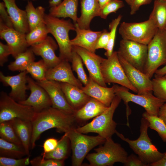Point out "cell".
Instances as JSON below:
<instances>
[{
  "label": "cell",
  "instance_id": "6da1fadb",
  "mask_svg": "<svg viewBox=\"0 0 166 166\" xmlns=\"http://www.w3.org/2000/svg\"><path fill=\"white\" fill-rule=\"evenodd\" d=\"M75 119L74 115L66 113L52 106L36 113L31 121V149L34 148L36 141L42 133L52 128H56L58 132H66L73 127Z\"/></svg>",
  "mask_w": 166,
  "mask_h": 166
},
{
  "label": "cell",
  "instance_id": "7a4b0ae2",
  "mask_svg": "<svg viewBox=\"0 0 166 166\" xmlns=\"http://www.w3.org/2000/svg\"><path fill=\"white\" fill-rule=\"evenodd\" d=\"M140 123V135L136 140H131L126 138L117 131L115 133L121 139L128 144L130 147L143 162L149 166L160 160L164 153L158 151L149 137L148 132L149 128L148 121L142 117Z\"/></svg>",
  "mask_w": 166,
  "mask_h": 166
},
{
  "label": "cell",
  "instance_id": "3957f363",
  "mask_svg": "<svg viewBox=\"0 0 166 166\" xmlns=\"http://www.w3.org/2000/svg\"><path fill=\"white\" fill-rule=\"evenodd\" d=\"M45 23L49 33L53 36L58 45L60 58L61 60L71 62L73 49L69 32L70 30H75V24L70 19H60L49 14L45 15Z\"/></svg>",
  "mask_w": 166,
  "mask_h": 166
},
{
  "label": "cell",
  "instance_id": "277c9868",
  "mask_svg": "<svg viewBox=\"0 0 166 166\" xmlns=\"http://www.w3.org/2000/svg\"><path fill=\"white\" fill-rule=\"evenodd\" d=\"M121 100L119 97L116 95L110 105L106 110L95 117L90 122L75 128L76 130L83 134L96 133L105 139L112 137L117 131V124L113 119V114Z\"/></svg>",
  "mask_w": 166,
  "mask_h": 166
},
{
  "label": "cell",
  "instance_id": "5b68a950",
  "mask_svg": "<svg viewBox=\"0 0 166 166\" xmlns=\"http://www.w3.org/2000/svg\"><path fill=\"white\" fill-rule=\"evenodd\" d=\"M95 152L88 154L86 157L91 166H112L116 163L123 164L128 153L119 143L111 138L106 139L104 145L95 149Z\"/></svg>",
  "mask_w": 166,
  "mask_h": 166
},
{
  "label": "cell",
  "instance_id": "8992f818",
  "mask_svg": "<svg viewBox=\"0 0 166 166\" xmlns=\"http://www.w3.org/2000/svg\"><path fill=\"white\" fill-rule=\"evenodd\" d=\"M65 133L71 142L73 166H81L88 152L94 147L104 143L106 140L99 135L92 136L84 135L73 127Z\"/></svg>",
  "mask_w": 166,
  "mask_h": 166
},
{
  "label": "cell",
  "instance_id": "52a82bcc",
  "mask_svg": "<svg viewBox=\"0 0 166 166\" xmlns=\"http://www.w3.org/2000/svg\"><path fill=\"white\" fill-rule=\"evenodd\" d=\"M148 45L144 73L150 79L162 65L166 64V30L158 29Z\"/></svg>",
  "mask_w": 166,
  "mask_h": 166
},
{
  "label": "cell",
  "instance_id": "ba28073f",
  "mask_svg": "<svg viewBox=\"0 0 166 166\" xmlns=\"http://www.w3.org/2000/svg\"><path fill=\"white\" fill-rule=\"evenodd\" d=\"M158 29L150 19L140 22L121 23L119 33L122 39L148 45Z\"/></svg>",
  "mask_w": 166,
  "mask_h": 166
},
{
  "label": "cell",
  "instance_id": "9c48e42d",
  "mask_svg": "<svg viewBox=\"0 0 166 166\" xmlns=\"http://www.w3.org/2000/svg\"><path fill=\"white\" fill-rule=\"evenodd\" d=\"M115 95L122 100L127 106L129 102L136 104L143 107L150 114L158 116L160 107L165 102L149 92L143 94H134L125 87L114 85Z\"/></svg>",
  "mask_w": 166,
  "mask_h": 166
},
{
  "label": "cell",
  "instance_id": "30bf717a",
  "mask_svg": "<svg viewBox=\"0 0 166 166\" xmlns=\"http://www.w3.org/2000/svg\"><path fill=\"white\" fill-rule=\"evenodd\" d=\"M101 75L106 83H116L137 93V90L131 83L119 60L117 51H113L105 59L101 66Z\"/></svg>",
  "mask_w": 166,
  "mask_h": 166
},
{
  "label": "cell",
  "instance_id": "8fae6325",
  "mask_svg": "<svg viewBox=\"0 0 166 166\" xmlns=\"http://www.w3.org/2000/svg\"><path fill=\"white\" fill-rule=\"evenodd\" d=\"M36 113L30 106L16 101L6 92L0 94V123L15 118L32 121Z\"/></svg>",
  "mask_w": 166,
  "mask_h": 166
},
{
  "label": "cell",
  "instance_id": "7c38bea8",
  "mask_svg": "<svg viewBox=\"0 0 166 166\" xmlns=\"http://www.w3.org/2000/svg\"><path fill=\"white\" fill-rule=\"evenodd\" d=\"M148 50L147 45L122 39L117 52L130 64L144 73Z\"/></svg>",
  "mask_w": 166,
  "mask_h": 166
},
{
  "label": "cell",
  "instance_id": "4fadbf2b",
  "mask_svg": "<svg viewBox=\"0 0 166 166\" xmlns=\"http://www.w3.org/2000/svg\"><path fill=\"white\" fill-rule=\"evenodd\" d=\"M48 93L52 103V107L66 113L74 115L75 110L69 103L59 82L45 80L37 81Z\"/></svg>",
  "mask_w": 166,
  "mask_h": 166
},
{
  "label": "cell",
  "instance_id": "5bb4252c",
  "mask_svg": "<svg viewBox=\"0 0 166 166\" xmlns=\"http://www.w3.org/2000/svg\"><path fill=\"white\" fill-rule=\"evenodd\" d=\"M27 84L30 95L25 100L18 102L32 107L36 113L52 106L50 97L43 88L28 76Z\"/></svg>",
  "mask_w": 166,
  "mask_h": 166
},
{
  "label": "cell",
  "instance_id": "9a60e30c",
  "mask_svg": "<svg viewBox=\"0 0 166 166\" xmlns=\"http://www.w3.org/2000/svg\"><path fill=\"white\" fill-rule=\"evenodd\" d=\"M72 49L81 58L89 72V77L100 85L107 87L101 70V65L105 58L78 46L73 45Z\"/></svg>",
  "mask_w": 166,
  "mask_h": 166
},
{
  "label": "cell",
  "instance_id": "2e32d148",
  "mask_svg": "<svg viewBox=\"0 0 166 166\" xmlns=\"http://www.w3.org/2000/svg\"><path fill=\"white\" fill-rule=\"evenodd\" d=\"M118 54L126 76L131 83L137 89V94H143L152 92L151 79L144 73L132 65L120 55Z\"/></svg>",
  "mask_w": 166,
  "mask_h": 166
},
{
  "label": "cell",
  "instance_id": "e0dca14e",
  "mask_svg": "<svg viewBox=\"0 0 166 166\" xmlns=\"http://www.w3.org/2000/svg\"><path fill=\"white\" fill-rule=\"evenodd\" d=\"M27 72L26 70L13 76H6L0 72V80L3 85L10 86L11 90L9 96L18 102L25 100L27 98L26 91L29 89L27 83Z\"/></svg>",
  "mask_w": 166,
  "mask_h": 166
},
{
  "label": "cell",
  "instance_id": "ac0fdd59",
  "mask_svg": "<svg viewBox=\"0 0 166 166\" xmlns=\"http://www.w3.org/2000/svg\"><path fill=\"white\" fill-rule=\"evenodd\" d=\"M26 34L7 26L0 19V37L4 39L9 46L12 56L15 58L19 54L26 51L29 46Z\"/></svg>",
  "mask_w": 166,
  "mask_h": 166
},
{
  "label": "cell",
  "instance_id": "d6986e66",
  "mask_svg": "<svg viewBox=\"0 0 166 166\" xmlns=\"http://www.w3.org/2000/svg\"><path fill=\"white\" fill-rule=\"evenodd\" d=\"M58 47L57 42L48 36L44 40L32 45L30 48L35 55L42 57L49 69L56 66L61 61L55 53Z\"/></svg>",
  "mask_w": 166,
  "mask_h": 166
},
{
  "label": "cell",
  "instance_id": "ffe728a7",
  "mask_svg": "<svg viewBox=\"0 0 166 166\" xmlns=\"http://www.w3.org/2000/svg\"><path fill=\"white\" fill-rule=\"evenodd\" d=\"M69 62L61 60L56 66L48 69L46 74V79L70 84L81 89L82 84L74 75Z\"/></svg>",
  "mask_w": 166,
  "mask_h": 166
},
{
  "label": "cell",
  "instance_id": "44dd1931",
  "mask_svg": "<svg viewBox=\"0 0 166 166\" xmlns=\"http://www.w3.org/2000/svg\"><path fill=\"white\" fill-rule=\"evenodd\" d=\"M89 77L88 83L81 89L88 96L109 107L116 96L114 85L111 87L102 86Z\"/></svg>",
  "mask_w": 166,
  "mask_h": 166
},
{
  "label": "cell",
  "instance_id": "7402d4cb",
  "mask_svg": "<svg viewBox=\"0 0 166 166\" xmlns=\"http://www.w3.org/2000/svg\"><path fill=\"white\" fill-rule=\"evenodd\" d=\"M74 24L76 35L73 39L70 40L72 45L80 47L95 53L96 43L102 31H93L90 29H81L76 23Z\"/></svg>",
  "mask_w": 166,
  "mask_h": 166
},
{
  "label": "cell",
  "instance_id": "603a6c76",
  "mask_svg": "<svg viewBox=\"0 0 166 166\" xmlns=\"http://www.w3.org/2000/svg\"><path fill=\"white\" fill-rule=\"evenodd\" d=\"M12 22L14 28L24 34L30 31L26 13L18 7L15 0H2Z\"/></svg>",
  "mask_w": 166,
  "mask_h": 166
},
{
  "label": "cell",
  "instance_id": "cb8c5ba5",
  "mask_svg": "<svg viewBox=\"0 0 166 166\" xmlns=\"http://www.w3.org/2000/svg\"><path fill=\"white\" fill-rule=\"evenodd\" d=\"M81 15L76 23L81 29H90L92 20L99 16L101 10L98 0H81Z\"/></svg>",
  "mask_w": 166,
  "mask_h": 166
},
{
  "label": "cell",
  "instance_id": "d4e9b609",
  "mask_svg": "<svg viewBox=\"0 0 166 166\" xmlns=\"http://www.w3.org/2000/svg\"><path fill=\"white\" fill-rule=\"evenodd\" d=\"M60 83L68 102L76 110L83 106L91 97L81 88L70 84Z\"/></svg>",
  "mask_w": 166,
  "mask_h": 166
},
{
  "label": "cell",
  "instance_id": "484cf974",
  "mask_svg": "<svg viewBox=\"0 0 166 166\" xmlns=\"http://www.w3.org/2000/svg\"><path fill=\"white\" fill-rule=\"evenodd\" d=\"M10 121L27 155L28 156L33 131L31 121L20 118H15Z\"/></svg>",
  "mask_w": 166,
  "mask_h": 166
},
{
  "label": "cell",
  "instance_id": "4316f807",
  "mask_svg": "<svg viewBox=\"0 0 166 166\" xmlns=\"http://www.w3.org/2000/svg\"><path fill=\"white\" fill-rule=\"evenodd\" d=\"M108 107L97 100L91 97L83 106L76 111L74 116L75 119L86 121L101 114Z\"/></svg>",
  "mask_w": 166,
  "mask_h": 166
},
{
  "label": "cell",
  "instance_id": "83f0119b",
  "mask_svg": "<svg viewBox=\"0 0 166 166\" xmlns=\"http://www.w3.org/2000/svg\"><path fill=\"white\" fill-rule=\"evenodd\" d=\"M78 0H63L58 6L50 7L49 15L55 17L69 18L76 23L78 17L77 11Z\"/></svg>",
  "mask_w": 166,
  "mask_h": 166
},
{
  "label": "cell",
  "instance_id": "f1b7e54d",
  "mask_svg": "<svg viewBox=\"0 0 166 166\" xmlns=\"http://www.w3.org/2000/svg\"><path fill=\"white\" fill-rule=\"evenodd\" d=\"M30 31L40 24L45 22V9L39 6L35 8L31 1H28L26 7Z\"/></svg>",
  "mask_w": 166,
  "mask_h": 166
},
{
  "label": "cell",
  "instance_id": "f546056e",
  "mask_svg": "<svg viewBox=\"0 0 166 166\" xmlns=\"http://www.w3.org/2000/svg\"><path fill=\"white\" fill-rule=\"evenodd\" d=\"M149 19L158 29L166 28V0H155Z\"/></svg>",
  "mask_w": 166,
  "mask_h": 166
},
{
  "label": "cell",
  "instance_id": "4dcf8cb0",
  "mask_svg": "<svg viewBox=\"0 0 166 166\" xmlns=\"http://www.w3.org/2000/svg\"><path fill=\"white\" fill-rule=\"evenodd\" d=\"M34 54L31 48L18 54L15 60L8 66V69L11 71H26L28 67L34 61Z\"/></svg>",
  "mask_w": 166,
  "mask_h": 166
},
{
  "label": "cell",
  "instance_id": "1f68e13d",
  "mask_svg": "<svg viewBox=\"0 0 166 166\" xmlns=\"http://www.w3.org/2000/svg\"><path fill=\"white\" fill-rule=\"evenodd\" d=\"M27 155L22 145L8 141L0 138V156L19 159Z\"/></svg>",
  "mask_w": 166,
  "mask_h": 166
},
{
  "label": "cell",
  "instance_id": "d6a6232c",
  "mask_svg": "<svg viewBox=\"0 0 166 166\" xmlns=\"http://www.w3.org/2000/svg\"><path fill=\"white\" fill-rule=\"evenodd\" d=\"M69 140V138L65 133L58 140L57 145L53 150L48 153H42L41 156L46 159L64 160L67 156Z\"/></svg>",
  "mask_w": 166,
  "mask_h": 166
},
{
  "label": "cell",
  "instance_id": "836d02e7",
  "mask_svg": "<svg viewBox=\"0 0 166 166\" xmlns=\"http://www.w3.org/2000/svg\"><path fill=\"white\" fill-rule=\"evenodd\" d=\"M142 117L148 121L149 128L156 131L163 141L166 142V124L163 120L158 116L150 114L146 111Z\"/></svg>",
  "mask_w": 166,
  "mask_h": 166
},
{
  "label": "cell",
  "instance_id": "e575fe53",
  "mask_svg": "<svg viewBox=\"0 0 166 166\" xmlns=\"http://www.w3.org/2000/svg\"><path fill=\"white\" fill-rule=\"evenodd\" d=\"M49 32L45 22L42 23L26 34V38L29 46L41 42L48 36Z\"/></svg>",
  "mask_w": 166,
  "mask_h": 166
},
{
  "label": "cell",
  "instance_id": "d590c367",
  "mask_svg": "<svg viewBox=\"0 0 166 166\" xmlns=\"http://www.w3.org/2000/svg\"><path fill=\"white\" fill-rule=\"evenodd\" d=\"M48 69L44 61L42 59L31 63L27 68L26 71L37 81L46 80L45 76Z\"/></svg>",
  "mask_w": 166,
  "mask_h": 166
},
{
  "label": "cell",
  "instance_id": "8d00e7d4",
  "mask_svg": "<svg viewBox=\"0 0 166 166\" xmlns=\"http://www.w3.org/2000/svg\"><path fill=\"white\" fill-rule=\"evenodd\" d=\"M72 70L77 73L78 79L84 85H86L89 81L88 77L84 69L83 62L80 56L73 50L71 61Z\"/></svg>",
  "mask_w": 166,
  "mask_h": 166
},
{
  "label": "cell",
  "instance_id": "74e56055",
  "mask_svg": "<svg viewBox=\"0 0 166 166\" xmlns=\"http://www.w3.org/2000/svg\"><path fill=\"white\" fill-rule=\"evenodd\" d=\"M0 136L8 141L22 145L10 121L0 123Z\"/></svg>",
  "mask_w": 166,
  "mask_h": 166
},
{
  "label": "cell",
  "instance_id": "f35d334b",
  "mask_svg": "<svg viewBox=\"0 0 166 166\" xmlns=\"http://www.w3.org/2000/svg\"><path fill=\"white\" fill-rule=\"evenodd\" d=\"M152 81L153 95L166 102V77L155 75Z\"/></svg>",
  "mask_w": 166,
  "mask_h": 166
},
{
  "label": "cell",
  "instance_id": "ab89813d",
  "mask_svg": "<svg viewBox=\"0 0 166 166\" xmlns=\"http://www.w3.org/2000/svg\"><path fill=\"white\" fill-rule=\"evenodd\" d=\"M120 14L116 18L113 19L109 25V42L107 45L105 55L107 57L110 56L113 53L114 45L116 34L117 27L119 25L122 18Z\"/></svg>",
  "mask_w": 166,
  "mask_h": 166
},
{
  "label": "cell",
  "instance_id": "60d3db41",
  "mask_svg": "<svg viewBox=\"0 0 166 166\" xmlns=\"http://www.w3.org/2000/svg\"><path fill=\"white\" fill-rule=\"evenodd\" d=\"M124 3L121 0H111L104 7L101 9L99 16L103 19L112 13H116L120 9L124 6Z\"/></svg>",
  "mask_w": 166,
  "mask_h": 166
},
{
  "label": "cell",
  "instance_id": "b9f144b4",
  "mask_svg": "<svg viewBox=\"0 0 166 166\" xmlns=\"http://www.w3.org/2000/svg\"><path fill=\"white\" fill-rule=\"evenodd\" d=\"M33 166H63L64 160H59L52 159H46L41 156L36 157L30 160Z\"/></svg>",
  "mask_w": 166,
  "mask_h": 166
},
{
  "label": "cell",
  "instance_id": "7bdbcfd3",
  "mask_svg": "<svg viewBox=\"0 0 166 166\" xmlns=\"http://www.w3.org/2000/svg\"><path fill=\"white\" fill-rule=\"evenodd\" d=\"M30 163V156L16 159L0 156V166H26Z\"/></svg>",
  "mask_w": 166,
  "mask_h": 166
},
{
  "label": "cell",
  "instance_id": "ee69618b",
  "mask_svg": "<svg viewBox=\"0 0 166 166\" xmlns=\"http://www.w3.org/2000/svg\"><path fill=\"white\" fill-rule=\"evenodd\" d=\"M109 32L106 29L102 31V33L98 38L96 45V50L104 49L106 50L109 42Z\"/></svg>",
  "mask_w": 166,
  "mask_h": 166
},
{
  "label": "cell",
  "instance_id": "f6af8a7d",
  "mask_svg": "<svg viewBox=\"0 0 166 166\" xmlns=\"http://www.w3.org/2000/svg\"><path fill=\"white\" fill-rule=\"evenodd\" d=\"M0 19L7 26L14 28L12 22L3 2H0Z\"/></svg>",
  "mask_w": 166,
  "mask_h": 166
},
{
  "label": "cell",
  "instance_id": "bcb514c9",
  "mask_svg": "<svg viewBox=\"0 0 166 166\" xmlns=\"http://www.w3.org/2000/svg\"><path fill=\"white\" fill-rule=\"evenodd\" d=\"M11 55V52L9 45L0 42V65L3 66L7 61L8 57Z\"/></svg>",
  "mask_w": 166,
  "mask_h": 166
},
{
  "label": "cell",
  "instance_id": "7dc6e473",
  "mask_svg": "<svg viewBox=\"0 0 166 166\" xmlns=\"http://www.w3.org/2000/svg\"><path fill=\"white\" fill-rule=\"evenodd\" d=\"M125 166H148L143 162L138 156L132 154L128 156L124 164Z\"/></svg>",
  "mask_w": 166,
  "mask_h": 166
},
{
  "label": "cell",
  "instance_id": "c3c4849f",
  "mask_svg": "<svg viewBox=\"0 0 166 166\" xmlns=\"http://www.w3.org/2000/svg\"><path fill=\"white\" fill-rule=\"evenodd\" d=\"M58 140L53 138H49L45 140L43 144L44 151L45 153L50 152L53 150L57 145Z\"/></svg>",
  "mask_w": 166,
  "mask_h": 166
},
{
  "label": "cell",
  "instance_id": "681fc988",
  "mask_svg": "<svg viewBox=\"0 0 166 166\" xmlns=\"http://www.w3.org/2000/svg\"><path fill=\"white\" fill-rule=\"evenodd\" d=\"M152 0H132L130 6V14L133 15L138 10L140 7L143 5L150 4Z\"/></svg>",
  "mask_w": 166,
  "mask_h": 166
},
{
  "label": "cell",
  "instance_id": "f907efd6",
  "mask_svg": "<svg viewBox=\"0 0 166 166\" xmlns=\"http://www.w3.org/2000/svg\"><path fill=\"white\" fill-rule=\"evenodd\" d=\"M158 116L164 121L166 124V103H164L160 107Z\"/></svg>",
  "mask_w": 166,
  "mask_h": 166
},
{
  "label": "cell",
  "instance_id": "816d5d0a",
  "mask_svg": "<svg viewBox=\"0 0 166 166\" xmlns=\"http://www.w3.org/2000/svg\"><path fill=\"white\" fill-rule=\"evenodd\" d=\"M150 166H166V152H164L163 157L160 160L150 164Z\"/></svg>",
  "mask_w": 166,
  "mask_h": 166
},
{
  "label": "cell",
  "instance_id": "f5cc1de1",
  "mask_svg": "<svg viewBox=\"0 0 166 166\" xmlns=\"http://www.w3.org/2000/svg\"><path fill=\"white\" fill-rule=\"evenodd\" d=\"M155 75L159 76H163L166 75V64L163 67L158 69L155 72Z\"/></svg>",
  "mask_w": 166,
  "mask_h": 166
},
{
  "label": "cell",
  "instance_id": "db71d44e",
  "mask_svg": "<svg viewBox=\"0 0 166 166\" xmlns=\"http://www.w3.org/2000/svg\"><path fill=\"white\" fill-rule=\"evenodd\" d=\"M62 2L61 0H49V6L50 7H54L59 5Z\"/></svg>",
  "mask_w": 166,
  "mask_h": 166
},
{
  "label": "cell",
  "instance_id": "11a10c76",
  "mask_svg": "<svg viewBox=\"0 0 166 166\" xmlns=\"http://www.w3.org/2000/svg\"><path fill=\"white\" fill-rule=\"evenodd\" d=\"M111 0H98L101 9L104 7Z\"/></svg>",
  "mask_w": 166,
  "mask_h": 166
},
{
  "label": "cell",
  "instance_id": "9f6ffc18",
  "mask_svg": "<svg viewBox=\"0 0 166 166\" xmlns=\"http://www.w3.org/2000/svg\"><path fill=\"white\" fill-rule=\"evenodd\" d=\"M126 3L130 6L131 5L132 0H124Z\"/></svg>",
  "mask_w": 166,
  "mask_h": 166
},
{
  "label": "cell",
  "instance_id": "6f0895ef",
  "mask_svg": "<svg viewBox=\"0 0 166 166\" xmlns=\"http://www.w3.org/2000/svg\"><path fill=\"white\" fill-rule=\"evenodd\" d=\"M27 0V1H36L37 0Z\"/></svg>",
  "mask_w": 166,
  "mask_h": 166
},
{
  "label": "cell",
  "instance_id": "680465c9",
  "mask_svg": "<svg viewBox=\"0 0 166 166\" xmlns=\"http://www.w3.org/2000/svg\"><path fill=\"white\" fill-rule=\"evenodd\" d=\"M164 76V77H166V75H165L164 76Z\"/></svg>",
  "mask_w": 166,
  "mask_h": 166
},
{
  "label": "cell",
  "instance_id": "91938a15",
  "mask_svg": "<svg viewBox=\"0 0 166 166\" xmlns=\"http://www.w3.org/2000/svg\"></svg>",
  "mask_w": 166,
  "mask_h": 166
}]
</instances>
